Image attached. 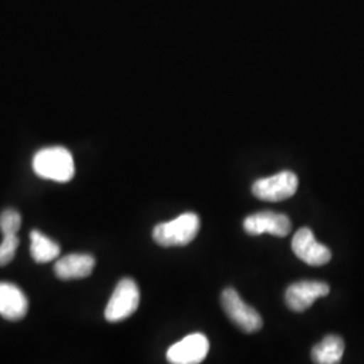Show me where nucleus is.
Segmentation results:
<instances>
[{
  "instance_id": "nucleus-11",
  "label": "nucleus",
  "mask_w": 364,
  "mask_h": 364,
  "mask_svg": "<svg viewBox=\"0 0 364 364\" xmlns=\"http://www.w3.org/2000/svg\"><path fill=\"white\" fill-rule=\"evenodd\" d=\"M95 264L96 260L90 254H70L55 263L54 273L63 281L81 279L91 275Z\"/></svg>"
},
{
  "instance_id": "nucleus-14",
  "label": "nucleus",
  "mask_w": 364,
  "mask_h": 364,
  "mask_svg": "<svg viewBox=\"0 0 364 364\" xmlns=\"http://www.w3.org/2000/svg\"><path fill=\"white\" fill-rule=\"evenodd\" d=\"M22 225L21 213L15 209H6L0 215V230L3 235L18 234Z\"/></svg>"
},
{
  "instance_id": "nucleus-4",
  "label": "nucleus",
  "mask_w": 364,
  "mask_h": 364,
  "mask_svg": "<svg viewBox=\"0 0 364 364\" xmlns=\"http://www.w3.org/2000/svg\"><path fill=\"white\" fill-rule=\"evenodd\" d=\"M221 306L235 326L246 333L258 332L263 326L259 313L247 305L232 287H228L223 291Z\"/></svg>"
},
{
  "instance_id": "nucleus-3",
  "label": "nucleus",
  "mask_w": 364,
  "mask_h": 364,
  "mask_svg": "<svg viewBox=\"0 0 364 364\" xmlns=\"http://www.w3.org/2000/svg\"><path fill=\"white\" fill-rule=\"evenodd\" d=\"M141 301L138 285L131 278L117 282V287L105 306V320L109 323H120L136 312Z\"/></svg>"
},
{
  "instance_id": "nucleus-15",
  "label": "nucleus",
  "mask_w": 364,
  "mask_h": 364,
  "mask_svg": "<svg viewBox=\"0 0 364 364\" xmlns=\"http://www.w3.org/2000/svg\"><path fill=\"white\" fill-rule=\"evenodd\" d=\"M18 246L19 239L16 234L3 235V242L0 243V266H6L14 259Z\"/></svg>"
},
{
  "instance_id": "nucleus-2",
  "label": "nucleus",
  "mask_w": 364,
  "mask_h": 364,
  "mask_svg": "<svg viewBox=\"0 0 364 364\" xmlns=\"http://www.w3.org/2000/svg\"><path fill=\"white\" fill-rule=\"evenodd\" d=\"M198 230V216L193 212H186L171 221L156 225L153 230V237L156 245L162 247H182L195 239Z\"/></svg>"
},
{
  "instance_id": "nucleus-9",
  "label": "nucleus",
  "mask_w": 364,
  "mask_h": 364,
  "mask_svg": "<svg viewBox=\"0 0 364 364\" xmlns=\"http://www.w3.org/2000/svg\"><path fill=\"white\" fill-rule=\"evenodd\" d=\"M328 294H329V287L326 282L302 281L287 287L285 301L290 311L302 313L309 309L316 299L326 297Z\"/></svg>"
},
{
  "instance_id": "nucleus-10",
  "label": "nucleus",
  "mask_w": 364,
  "mask_h": 364,
  "mask_svg": "<svg viewBox=\"0 0 364 364\" xmlns=\"http://www.w3.org/2000/svg\"><path fill=\"white\" fill-rule=\"evenodd\" d=\"M28 301L23 291L14 284L0 282V314L6 320L18 321L26 316Z\"/></svg>"
},
{
  "instance_id": "nucleus-7",
  "label": "nucleus",
  "mask_w": 364,
  "mask_h": 364,
  "mask_svg": "<svg viewBox=\"0 0 364 364\" xmlns=\"http://www.w3.org/2000/svg\"><path fill=\"white\" fill-rule=\"evenodd\" d=\"M291 250L299 259L311 266H323L332 258L331 250L318 243L309 228H299L294 234Z\"/></svg>"
},
{
  "instance_id": "nucleus-8",
  "label": "nucleus",
  "mask_w": 364,
  "mask_h": 364,
  "mask_svg": "<svg viewBox=\"0 0 364 364\" xmlns=\"http://www.w3.org/2000/svg\"><path fill=\"white\" fill-rule=\"evenodd\" d=\"M243 228L251 236L270 234L277 237H285L291 231V221L284 213L258 212L246 218Z\"/></svg>"
},
{
  "instance_id": "nucleus-6",
  "label": "nucleus",
  "mask_w": 364,
  "mask_h": 364,
  "mask_svg": "<svg viewBox=\"0 0 364 364\" xmlns=\"http://www.w3.org/2000/svg\"><path fill=\"white\" fill-rule=\"evenodd\" d=\"M208 352V338L203 333H192L173 344L166 352V358L169 363L197 364L207 358Z\"/></svg>"
},
{
  "instance_id": "nucleus-13",
  "label": "nucleus",
  "mask_w": 364,
  "mask_h": 364,
  "mask_svg": "<svg viewBox=\"0 0 364 364\" xmlns=\"http://www.w3.org/2000/svg\"><path fill=\"white\" fill-rule=\"evenodd\" d=\"M30 252L33 259L37 263L52 262L57 259V257L60 255V246L48 236L41 234L39 231H33L30 234Z\"/></svg>"
},
{
  "instance_id": "nucleus-5",
  "label": "nucleus",
  "mask_w": 364,
  "mask_h": 364,
  "mask_svg": "<svg viewBox=\"0 0 364 364\" xmlns=\"http://www.w3.org/2000/svg\"><path fill=\"white\" fill-rule=\"evenodd\" d=\"M299 178L293 171H281L272 177L260 178L252 185V195L263 201L278 203L296 195Z\"/></svg>"
},
{
  "instance_id": "nucleus-12",
  "label": "nucleus",
  "mask_w": 364,
  "mask_h": 364,
  "mask_svg": "<svg viewBox=\"0 0 364 364\" xmlns=\"http://www.w3.org/2000/svg\"><path fill=\"white\" fill-rule=\"evenodd\" d=\"M346 344L343 338L329 335L316 344L312 350V360L318 364H336L341 362Z\"/></svg>"
},
{
  "instance_id": "nucleus-1",
  "label": "nucleus",
  "mask_w": 364,
  "mask_h": 364,
  "mask_svg": "<svg viewBox=\"0 0 364 364\" xmlns=\"http://www.w3.org/2000/svg\"><path fill=\"white\" fill-rule=\"evenodd\" d=\"M36 174L50 181L69 182L75 176V161L69 150L61 146L42 149L33 158Z\"/></svg>"
}]
</instances>
